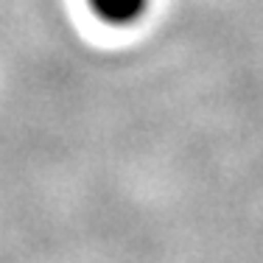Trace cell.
<instances>
[{
	"mask_svg": "<svg viewBox=\"0 0 263 263\" xmlns=\"http://www.w3.org/2000/svg\"><path fill=\"white\" fill-rule=\"evenodd\" d=\"M148 3L152 0H90V9L96 11V17L106 26L126 28L143 20Z\"/></svg>",
	"mask_w": 263,
	"mask_h": 263,
	"instance_id": "cell-1",
	"label": "cell"
}]
</instances>
